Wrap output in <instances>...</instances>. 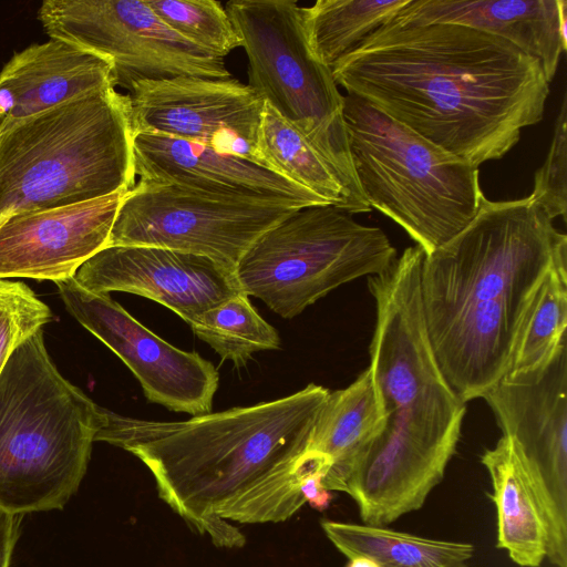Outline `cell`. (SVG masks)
I'll list each match as a JSON object with an SVG mask.
<instances>
[{"instance_id": "24", "label": "cell", "mask_w": 567, "mask_h": 567, "mask_svg": "<svg viewBox=\"0 0 567 567\" xmlns=\"http://www.w3.org/2000/svg\"><path fill=\"white\" fill-rule=\"evenodd\" d=\"M410 0H318L302 7L306 37L316 59L332 69Z\"/></svg>"}, {"instance_id": "17", "label": "cell", "mask_w": 567, "mask_h": 567, "mask_svg": "<svg viewBox=\"0 0 567 567\" xmlns=\"http://www.w3.org/2000/svg\"><path fill=\"white\" fill-rule=\"evenodd\" d=\"M133 163L141 179L179 184L228 200L293 207L329 205L251 161L166 135H134Z\"/></svg>"}, {"instance_id": "20", "label": "cell", "mask_w": 567, "mask_h": 567, "mask_svg": "<svg viewBox=\"0 0 567 567\" xmlns=\"http://www.w3.org/2000/svg\"><path fill=\"white\" fill-rule=\"evenodd\" d=\"M384 426L383 406L369 369L346 389L329 393L308 447L330 461L323 478L326 489L344 493L350 477Z\"/></svg>"}, {"instance_id": "21", "label": "cell", "mask_w": 567, "mask_h": 567, "mask_svg": "<svg viewBox=\"0 0 567 567\" xmlns=\"http://www.w3.org/2000/svg\"><path fill=\"white\" fill-rule=\"evenodd\" d=\"M481 462L487 470L497 512V547L522 567H538L546 558L547 528L527 467L512 440L502 435Z\"/></svg>"}, {"instance_id": "12", "label": "cell", "mask_w": 567, "mask_h": 567, "mask_svg": "<svg viewBox=\"0 0 567 567\" xmlns=\"http://www.w3.org/2000/svg\"><path fill=\"white\" fill-rule=\"evenodd\" d=\"M482 399L527 467L546 523V558L567 567V341L546 365L506 373Z\"/></svg>"}, {"instance_id": "7", "label": "cell", "mask_w": 567, "mask_h": 567, "mask_svg": "<svg viewBox=\"0 0 567 567\" xmlns=\"http://www.w3.org/2000/svg\"><path fill=\"white\" fill-rule=\"evenodd\" d=\"M355 174L371 206L432 252L478 213L480 169L396 122L364 100L343 95Z\"/></svg>"}, {"instance_id": "28", "label": "cell", "mask_w": 567, "mask_h": 567, "mask_svg": "<svg viewBox=\"0 0 567 567\" xmlns=\"http://www.w3.org/2000/svg\"><path fill=\"white\" fill-rule=\"evenodd\" d=\"M51 319L49 307L25 284L0 278V372L14 349Z\"/></svg>"}, {"instance_id": "30", "label": "cell", "mask_w": 567, "mask_h": 567, "mask_svg": "<svg viewBox=\"0 0 567 567\" xmlns=\"http://www.w3.org/2000/svg\"><path fill=\"white\" fill-rule=\"evenodd\" d=\"M17 516L0 508V567H9L18 537Z\"/></svg>"}, {"instance_id": "15", "label": "cell", "mask_w": 567, "mask_h": 567, "mask_svg": "<svg viewBox=\"0 0 567 567\" xmlns=\"http://www.w3.org/2000/svg\"><path fill=\"white\" fill-rule=\"evenodd\" d=\"M95 293L124 291L152 299L190 323L244 293L236 271L210 258L153 246H106L75 272Z\"/></svg>"}, {"instance_id": "31", "label": "cell", "mask_w": 567, "mask_h": 567, "mask_svg": "<svg viewBox=\"0 0 567 567\" xmlns=\"http://www.w3.org/2000/svg\"><path fill=\"white\" fill-rule=\"evenodd\" d=\"M347 567H379V565L367 556H355L349 559Z\"/></svg>"}, {"instance_id": "6", "label": "cell", "mask_w": 567, "mask_h": 567, "mask_svg": "<svg viewBox=\"0 0 567 567\" xmlns=\"http://www.w3.org/2000/svg\"><path fill=\"white\" fill-rule=\"evenodd\" d=\"M135 184L127 94L107 87L0 133V221L94 200Z\"/></svg>"}, {"instance_id": "25", "label": "cell", "mask_w": 567, "mask_h": 567, "mask_svg": "<svg viewBox=\"0 0 567 567\" xmlns=\"http://www.w3.org/2000/svg\"><path fill=\"white\" fill-rule=\"evenodd\" d=\"M567 260L555 265L544 278L523 322L511 373L530 372L546 365L566 342Z\"/></svg>"}, {"instance_id": "14", "label": "cell", "mask_w": 567, "mask_h": 567, "mask_svg": "<svg viewBox=\"0 0 567 567\" xmlns=\"http://www.w3.org/2000/svg\"><path fill=\"white\" fill-rule=\"evenodd\" d=\"M55 284L69 312L118 355L148 401L193 416L210 413L219 382L212 362L157 337L110 293L89 291L74 277Z\"/></svg>"}, {"instance_id": "18", "label": "cell", "mask_w": 567, "mask_h": 567, "mask_svg": "<svg viewBox=\"0 0 567 567\" xmlns=\"http://www.w3.org/2000/svg\"><path fill=\"white\" fill-rule=\"evenodd\" d=\"M389 21L453 23L502 38L537 59L549 83L567 49L566 0H410Z\"/></svg>"}, {"instance_id": "5", "label": "cell", "mask_w": 567, "mask_h": 567, "mask_svg": "<svg viewBox=\"0 0 567 567\" xmlns=\"http://www.w3.org/2000/svg\"><path fill=\"white\" fill-rule=\"evenodd\" d=\"M105 409L58 371L39 330L0 372V508H62L86 472Z\"/></svg>"}, {"instance_id": "16", "label": "cell", "mask_w": 567, "mask_h": 567, "mask_svg": "<svg viewBox=\"0 0 567 567\" xmlns=\"http://www.w3.org/2000/svg\"><path fill=\"white\" fill-rule=\"evenodd\" d=\"M127 190L65 207L20 212L0 221V278L54 282L109 245Z\"/></svg>"}, {"instance_id": "32", "label": "cell", "mask_w": 567, "mask_h": 567, "mask_svg": "<svg viewBox=\"0 0 567 567\" xmlns=\"http://www.w3.org/2000/svg\"><path fill=\"white\" fill-rule=\"evenodd\" d=\"M3 124H4V115H3V114H2V112L0 111V133H1V131H2Z\"/></svg>"}, {"instance_id": "1", "label": "cell", "mask_w": 567, "mask_h": 567, "mask_svg": "<svg viewBox=\"0 0 567 567\" xmlns=\"http://www.w3.org/2000/svg\"><path fill=\"white\" fill-rule=\"evenodd\" d=\"M331 71L347 94L476 167L543 120L550 92L537 59L453 23L388 21Z\"/></svg>"}, {"instance_id": "11", "label": "cell", "mask_w": 567, "mask_h": 567, "mask_svg": "<svg viewBox=\"0 0 567 567\" xmlns=\"http://www.w3.org/2000/svg\"><path fill=\"white\" fill-rule=\"evenodd\" d=\"M38 19L60 39L109 59L114 86L177 76L227 79L218 58L169 29L145 0H44Z\"/></svg>"}, {"instance_id": "22", "label": "cell", "mask_w": 567, "mask_h": 567, "mask_svg": "<svg viewBox=\"0 0 567 567\" xmlns=\"http://www.w3.org/2000/svg\"><path fill=\"white\" fill-rule=\"evenodd\" d=\"M257 148L262 165L349 214L368 213L357 174L330 162L296 126L265 103Z\"/></svg>"}, {"instance_id": "23", "label": "cell", "mask_w": 567, "mask_h": 567, "mask_svg": "<svg viewBox=\"0 0 567 567\" xmlns=\"http://www.w3.org/2000/svg\"><path fill=\"white\" fill-rule=\"evenodd\" d=\"M321 527L346 557L367 556L379 567H468L475 550L470 543L426 538L386 526L324 519Z\"/></svg>"}, {"instance_id": "9", "label": "cell", "mask_w": 567, "mask_h": 567, "mask_svg": "<svg viewBox=\"0 0 567 567\" xmlns=\"http://www.w3.org/2000/svg\"><path fill=\"white\" fill-rule=\"evenodd\" d=\"M226 11L248 58V84L330 162L354 173L343 95L310 50L293 0H230Z\"/></svg>"}, {"instance_id": "13", "label": "cell", "mask_w": 567, "mask_h": 567, "mask_svg": "<svg viewBox=\"0 0 567 567\" xmlns=\"http://www.w3.org/2000/svg\"><path fill=\"white\" fill-rule=\"evenodd\" d=\"M127 95L133 136L186 140L264 166L257 142L265 102L248 83L183 75L136 82Z\"/></svg>"}, {"instance_id": "10", "label": "cell", "mask_w": 567, "mask_h": 567, "mask_svg": "<svg viewBox=\"0 0 567 567\" xmlns=\"http://www.w3.org/2000/svg\"><path fill=\"white\" fill-rule=\"evenodd\" d=\"M297 208L234 202L140 178L121 202L107 246L167 248L210 258L236 271L251 245Z\"/></svg>"}, {"instance_id": "8", "label": "cell", "mask_w": 567, "mask_h": 567, "mask_svg": "<svg viewBox=\"0 0 567 567\" xmlns=\"http://www.w3.org/2000/svg\"><path fill=\"white\" fill-rule=\"evenodd\" d=\"M396 250L385 233L332 205L299 207L264 233L236 268L245 295L285 319L336 288L385 270Z\"/></svg>"}, {"instance_id": "3", "label": "cell", "mask_w": 567, "mask_h": 567, "mask_svg": "<svg viewBox=\"0 0 567 567\" xmlns=\"http://www.w3.org/2000/svg\"><path fill=\"white\" fill-rule=\"evenodd\" d=\"M567 236L532 198L484 197L472 221L425 255L421 293L443 377L466 402L508 371L523 322Z\"/></svg>"}, {"instance_id": "19", "label": "cell", "mask_w": 567, "mask_h": 567, "mask_svg": "<svg viewBox=\"0 0 567 567\" xmlns=\"http://www.w3.org/2000/svg\"><path fill=\"white\" fill-rule=\"evenodd\" d=\"M107 87H115L109 59L60 39L31 44L14 53L0 71L2 131Z\"/></svg>"}, {"instance_id": "27", "label": "cell", "mask_w": 567, "mask_h": 567, "mask_svg": "<svg viewBox=\"0 0 567 567\" xmlns=\"http://www.w3.org/2000/svg\"><path fill=\"white\" fill-rule=\"evenodd\" d=\"M173 31L198 48L225 59L241 47L240 38L220 2L215 0H145Z\"/></svg>"}, {"instance_id": "29", "label": "cell", "mask_w": 567, "mask_h": 567, "mask_svg": "<svg viewBox=\"0 0 567 567\" xmlns=\"http://www.w3.org/2000/svg\"><path fill=\"white\" fill-rule=\"evenodd\" d=\"M567 96L564 93L557 113L551 143L544 164L534 178L532 198L550 219L567 213Z\"/></svg>"}, {"instance_id": "4", "label": "cell", "mask_w": 567, "mask_h": 567, "mask_svg": "<svg viewBox=\"0 0 567 567\" xmlns=\"http://www.w3.org/2000/svg\"><path fill=\"white\" fill-rule=\"evenodd\" d=\"M424 251L410 246L368 277L375 327L368 369L385 426L350 477L344 493L363 524L386 526L420 509L456 452L466 404L434 355L421 293Z\"/></svg>"}, {"instance_id": "2", "label": "cell", "mask_w": 567, "mask_h": 567, "mask_svg": "<svg viewBox=\"0 0 567 567\" xmlns=\"http://www.w3.org/2000/svg\"><path fill=\"white\" fill-rule=\"evenodd\" d=\"M329 393L310 383L274 401L173 422L105 410L95 441L140 458L158 496L194 530L218 547H241L245 536L228 522H284L306 503L295 467Z\"/></svg>"}, {"instance_id": "26", "label": "cell", "mask_w": 567, "mask_h": 567, "mask_svg": "<svg viewBox=\"0 0 567 567\" xmlns=\"http://www.w3.org/2000/svg\"><path fill=\"white\" fill-rule=\"evenodd\" d=\"M193 332L223 360L244 365L254 353L280 347L278 331L239 293L208 309L190 323Z\"/></svg>"}]
</instances>
